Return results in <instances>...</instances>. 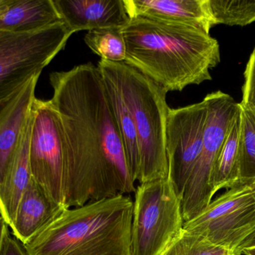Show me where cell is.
Here are the masks:
<instances>
[{
	"mask_svg": "<svg viewBox=\"0 0 255 255\" xmlns=\"http://www.w3.org/2000/svg\"><path fill=\"white\" fill-rule=\"evenodd\" d=\"M64 129L67 208L134 193L122 138L103 76L92 63L49 76Z\"/></svg>",
	"mask_w": 255,
	"mask_h": 255,
	"instance_id": "1",
	"label": "cell"
},
{
	"mask_svg": "<svg viewBox=\"0 0 255 255\" xmlns=\"http://www.w3.org/2000/svg\"><path fill=\"white\" fill-rule=\"evenodd\" d=\"M122 31L124 62L167 92L211 80L210 71L221 60L217 39L200 28L135 17Z\"/></svg>",
	"mask_w": 255,
	"mask_h": 255,
	"instance_id": "2",
	"label": "cell"
},
{
	"mask_svg": "<svg viewBox=\"0 0 255 255\" xmlns=\"http://www.w3.org/2000/svg\"><path fill=\"white\" fill-rule=\"evenodd\" d=\"M129 195L67 208L28 244L26 255H132Z\"/></svg>",
	"mask_w": 255,
	"mask_h": 255,
	"instance_id": "3",
	"label": "cell"
},
{
	"mask_svg": "<svg viewBox=\"0 0 255 255\" xmlns=\"http://www.w3.org/2000/svg\"><path fill=\"white\" fill-rule=\"evenodd\" d=\"M137 135L139 184L168 177L166 127L167 91L125 62H112Z\"/></svg>",
	"mask_w": 255,
	"mask_h": 255,
	"instance_id": "4",
	"label": "cell"
},
{
	"mask_svg": "<svg viewBox=\"0 0 255 255\" xmlns=\"http://www.w3.org/2000/svg\"><path fill=\"white\" fill-rule=\"evenodd\" d=\"M181 199L169 178L139 184L133 201L132 255H162L184 229Z\"/></svg>",
	"mask_w": 255,
	"mask_h": 255,
	"instance_id": "5",
	"label": "cell"
},
{
	"mask_svg": "<svg viewBox=\"0 0 255 255\" xmlns=\"http://www.w3.org/2000/svg\"><path fill=\"white\" fill-rule=\"evenodd\" d=\"M73 34L63 22L34 32L0 31V102L40 76Z\"/></svg>",
	"mask_w": 255,
	"mask_h": 255,
	"instance_id": "6",
	"label": "cell"
},
{
	"mask_svg": "<svg viewBox=\"0 0 255 255\" xmlns=\"http://www.w3.org/2000/svg\"><path fill=\"white\" fill-rule=\"evenodd\" d=\"M208 115L204 131L202 152L186 186L181 209L184 223L200 214L212 201L211 178L213 169L227 135L238 103L221 91L205 97Z\"/></svg>",
	"mask_w": 255,
	"mask_h": 255,
	"instance_id": "7",
	"label": "cell"
},
{
	"mask_svg": "<svg viewBox=\"0 0 255 255\" xmlns=\"http://www.w3.org/2000/svg\"><path fill=\"white\" fill-rule=\"evenodd\" d=\"M255 229V187L250 184L229 189L184 224L186 232L203 237L235 255Z\"/></svg>",
	"mask_w": 255,
	"mask_h": 255,
	"instance_id": "8",
	"label": "cell"
},
{
	"mask_svg": "<svg viewBox=\"0 0 255 255\" xmlns=\"http://www.w3.org/2000/svg\"><path fill=\"white\" fill-rule=\"evenodd\" d=\"M29 163L33 179L58 205H65L64 129L51 100L34 99Z\"/></svg>",
	"mask_w": 255,
	"mask_h": 255,
	"instance_id": "9",
	"label": "cell"
},
{
	"mask_svg": "<svg viewBox=\"0 0 255 255\" xmlns=\"http://www.w3.org/2000/svg\"><path fill=\"white\" fill-rule=\"evenodd\" d=\"M208 105L204 100L178 109L169 108L166 127L168 178L182 199L202 149Z\"/></svg>",
	"mask_w": 255,
	"mask_h": 255,
	"instance_id": "10",
	"label": "cell"
},
{
	"mask_svg": "<svg viewBox=\"0 0 255 255\" xmlns=\"http://www.w3.org/2000/svg\"><path fill=\"white\" fill-rule=\"evenodd\" d=\"M39 76H34L13 95L0 102V187L29 121Z\"/></svg>",
	"mask_w": 255,
	"mask_h": 255,
	"instance_id": "11",
	"label": "cell"
},
{
	"mask_svg": "<svg viewBox=\"0 0 255 255\" xmlns=\"http://www.w3.org/2000/svg\"><path fill=\"white\" fill-rule=\"evenodd\" d=\"M129 18L188 25L205 32L215 25L209 0H123Z\"/></svg>",
	"mask_w": 255,
	"mask_h": 255,
	"instance_id": "12",
	"label": "cell"
},
{
	"mask_svg": "<svg viewBox=\"0 0 255 255\" xmlns=\"http://www.w3.org/2000/svg\"><path fill=\"white\" fill-rule=\"evenodd\" d=\"M62 22L74 33L124 27L130 20L123 0H52Z\"/></svg>",
	"mask_w": 255,
	"mask_h": 255,
	"instance_id": "13",
	"label": "cell"
},
{
	"mask_svg": "<svg viewBox=\"0 0 255 255\" xmlns=\"http://www.w3.org/2000/svg\"><path fill=\"white\" fill-rule=\"evenodd\" d=\"M31 180L24 192L12 224V234L22 245L28 244L64 210Z\"/></svg>",
	"mask_w": 255,
	"mask_h": 255,
	"instance_id": "14",
	"label": "cell"
},
{
	"mask_svg": "<svg viewBox=\"0 0 255 255\" xmlns=\"http://www.w3.org/2000/svg\"><path fill=\"white\" fill-rule=\"evenodd\" d=\"M97 67L103 76L109 105L124 142L130 175L136 182L139 167V145L133 116L111 61L101 59Z\"/></svg>",
	"mask_w": 255,
	"mask_h": 255,
	"instance_id": "15",
	"label": "cell"
},
{
	"mask_svg": "<svg viewBox=\"0 0 255 255\" xmlns=\"http://www.w3.org/2000/svg\"><path fill=\"white\" fill-rule=\"evenodd\" d=\"M62 22L52 0H1L0 31L29 33Z\"/></svg>",
	"mask_w": 255,
	"mask_h": 255,
	"instance_id": "16",
	"label": "cell"
},
{
	"mask_svg": "<svg viewBox=\"0 0 255 255\" xmlns=\"http://www.w3.org/2000/svg\"><path fill=\"white\" fill-rule=\"evenodd\" d=\"M32 113L25 127L20 145L0 187V215L11 227L16 209L24 192L32 180L29 163V142Z\"/></svg>",
	"mask_w": 255,
	"mask_h": 255,
	"instance_id": "17",
	"label": "cell"
},
{
	"mask_svg": "<svg viewBox=\"0 0 255 255\" xmlns=\"http://www.w3.org/2000/svg\"><path fill=\"white\" fill-rule=\"evenodd\" d=\"M241 133V107L234 115L224 143L213 169L211 187L213 194L223 188L241 184L239 171V140Z\"/></svg>",
	"mask_w": 255,
	"mask_h": 255,
	"instance_id": "18",
	"label": "cell"
},
{
	"mask_svg": "<svg viewBox=\"0 0 255 255\" xmlns=\"http://www.w3.org/2000/svg\"><path fill=\"white\" fill-rule=\"evenodd\" d=\"M240 107V181L241 184L253 185L255 182V111L241 104Z\"/></svg>",
	"mask_w": 255,
	"mask_h": 255,
	"instance_id": "19",
	"label": "cell"
},
{
	"mask_svg": "<svg viewBox=\"0 0 255 255\" xmlns=\"http://www.w3.org/2000/svg\"><path fill=\"white\" fill-rule=\"evenodd\" d=\"M123 27H107L88 31L85 43L101 59L112 62H124L127 58V46Z\"/></svg>",
	"mask_w": 255,
	"mask_h": 255,
	"instance_id": "20",
	"label": "cell"
},
{
	"mask_svg": "<svg viewBox=\"0 0 255 255\" xmlns=\"http://www.w3.org/2000/svg\"><path fill=\"white\" fill-rule=\"evenodd\" d=\"M216 25L245 26L255 22V0H209Z\"/></svg>",
	"mask_w": 255,
	"mask_h": 255,
	"instance_id": "21",
	"label": "cell"
},
{
	"mask_svg": "<svg viewBox=\"0 0 255 255\" xmlns=\"http://www.w3.org/2000/svg\"><path fill=\"white\" fill-rule=\"evenodd\" d=\"M232 253H234L231 250L183 229L179 236L162 255H229Z\"/></svg>",
	"mask_w": 255,
	"mask_h": 255,
	"instance_id": "22",
	"label": "cell"
},
{
	"mask_svg": "<svg viewBox=\"0 0 255 255\" xmlns=\"http://www.w3.org/2000/svg\"><path fill=\"white\" fill-rule=\"evenodd\" d=\"M243 85V98L240 104L244 107L255 111V48L250 55L244 73Z\"/></svg>",
	"mask_w": 255,
	"mask_h": 255,
	"instance_id": "23",
	"label": "cell"
},
{
	"mask_svg": "<svg viewBox=\"0 0 255 255\" xmlns=\"http://www.w3.org/2000/svg\"><path fill=\"white\" fill-rule=\"evenodd\" d=\"M9 226L2 217L0 218V255H4L7 240L10 237Z\"/></svg>",
	"mask_w": 255,
	"mask_h": 255,
	"instance_id": "24",
	"label": "cell"
},
{
	"mask_svg": "<svg viewBox=\"0 0 255 255\" xmlns=\"http://www.w3.org/2000/svg\"><path fill=\"white\" fill-rule=\"evenodd\" d=\"M4 255H26V254L24 251L22 246L10 236L7 240Z\"/></svg>",
	"mask_w": 255,
	"mask_h": 255,
	"instance_id": "25",
	"label": "cell"
},
{
	"mask_svg": "<svg viewBox=\"0 0 255 255\" xmlns=\"http://www.w3.org/2000/svg\"><path fill=\"white\" fill-rule=\"evenodd\" d=\"M255 247V229L253 232L244 240V242L240 246L236 252V255H241L243 250L246 249L253 248Z\"/></svg>",
	"mask_w": 255,
	"mask_h": 255,
	"instance_id": "26",
	"label": "cell"
},
{
	"mask_svg": "<svg viewBox=\"0 0 255 255\" xmlns=\"http://www.w3.org/2000/svg\"><path fill=\"white\" fill-rule=\"evenodd\" d=\"M244 254L245 255H255V247L253 248L246 249L243 250L241 255Z\"/></svg>",
	"mask_w": 255,
	"mask_h": 255,
	"instance_id": "27",
	"label": "cell"
},
{
	"mask_svg": "<svg viewBox=\"0 0 255 255\" xmlns=\"http://www.w3.org/2000/svg\"><path fill=\"white\" fill-rule=\"evenodd\" d=\"M229 255H235V254H234V253H232V254H230Z\"/></svg>",
	"mask_w": 255,
	"mask_h": 255,
	"instance_id": "28",
	"label": "cell"
},
{
	"mask_svg": "<svg viewBox=\"0 0 255 255\" xmlns=\"http://www.w3.org/2000/svg\"><path fill=\"white\" fill-rule=\"evenodd\" d=\"M1 0H0V3H1Z\"/></svg>",
	"mask_w": 255,
	"mask_h": 255,
	"instance_id": "29",
	"label": "cell"
},
{
	"mask_svg": "<svg viewBox=\"0 0 255 255\" xmlns=\"http://www.w3.org/2000/svg\"><path fill=\"white\" fill-rule=\"evenodd\" d=\"M0 218H1V215H0Z\"/></svg>",
	"mask_w": 255,
	"mask_h": 255,
	"instance_id": "30",
	"label": "cell"
}]
</instances>
